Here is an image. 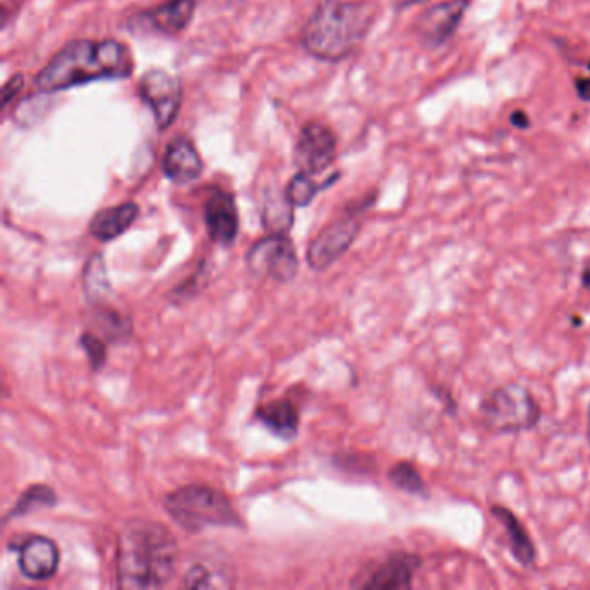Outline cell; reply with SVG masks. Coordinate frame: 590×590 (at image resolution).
I'll use <instances>...</instances> for the list:
<instances>
[{
  "instance_id": "1",
  "label": "cell",
  "mask_w": 590,
  "mask_h": 590,
  "mask_svg": "<svg viewBox=\"0 0 590 590\" xmlns=\"http://www.w3.org/2000/svg\"><path fill=\"white\" fill-rule=\"evenodd\" d=\"M177 540L156 522L132 520L119 537V585L121 589H160L173 576Z\"/></svg>"
},
{
  "instance_id": "2",
  "label": "cell",
  "mask_w": 590,
  "mask_h": 590,
  "mask_svg": "<svg viewBox=\"0 0 590 590\" xmlns=\"http://www.w3.org/2000/svg\"><path fill=\"white\" fill-rule=\"evenodd\" d=\"M134 61L117 40H75L57 52L35 78L38 90L52 94L96 80H117L132 75Z\"/></svg>"
},
{
  "instance_id": "3",
  "label": "cell",
  "mask_w": 590,
  "mask_h": 590,
  "mask_svg": "<svg viewBox=\"0 0 590 590\" xmlns=\"http://www.w3.org/2000/svg\"><path fill=\"white\" fill-rule=\"evenodd\" d=\"M374 19L371 2L326 0L305 25V51L322 61H341L364 42Z\"/></svg>"
},
{
  "instance_id": "4",
  "label": "cell",
  "mask_w": 590,
  "mask_h": 590,
  "mask_svg": "<svg viewBox=\"0 0 590 590\" xmlns=\"http://www.w3.org/2000/svg\"><path fill=\"white\" fill-rule=\"evenodd\" d=\"M542 419L535 395L520 383L492 389L480 404V422L492 435H518L533 430Z\"/></svg>"
},
{
  "instance_id": "5",
  "label": "cell",
  "mask_w": 590,
  "mask_h": 590,
  "mask_svg": "<svg viewBox=\"0 0 590 590\" xmlns=\"http://www.w3.org/2000/svg\"><path fill=\"white\" fill-rule=\"evenodd\" d=\"M170 516L189 532H200L210 526H239L231 501L219 490L189 485L175 490L165 501Z\"/></svg>"
},
{
  "instance_id": "6",
  "label": "cell",
  "mask_w": 590,
  "mask_h": 590,
  "mask_svg": "<svg viewBox=\"0 0 590 590\" xmlns=\"http://www.w3.org/2000/svg\"><path fill=\"white\" fill-rule=\"evenodd\" d=\"M139 94L151 108L158 129H169L182 106L181 82L165 69H150L140 77Z\"/></svg>"
},
{
  "instance_id": "7",
  "label": "cell",
  "mask_w": 590,
  "mask_h": 590,
  "mask_svg": "<svg viewBox=\"0 0 590 590\" xmlns=\"http://www.w3.org/2000/svg\"><path fill=\"white\" fill-rule=\"evenodd\" d=\"M254 274L270 275L279 283H289L298 272L296 248L286 234H270L260 239L246 256Z\"/></svg>"
},
{
  "instance_id": "8",
  "label": "cell",
  "mask_w": 590,
  "mask_h": 590,
  "mask_svg": "<svg viewBox=\"0 0 590 590\" xmlns=\"http://www.w3.org/2000/svg\"><path fill=\"white\" fill-rule=\"evenodd\" d=\"M470 0H443L426 11L416 21V34L424 46L435 49L449 42L461 26Z\"/></svg>"
},
{
  "instance_id": "9",
  "label": "cell",
  "mask_w": 590,
  "mask_h": 590,
  "mask_svg": "<svg viewBox=\"0 0 590 590\" xmlns=\"http://www.w3.org/2000/svg\"><path fill=\"white\" fill-rule=\"evenodd\" d=\"M358 233H360V220L355 215H347L335 220L333 223L324 227L310 243L308 254H306L308 265L316 270L327 269L339 256L347 254V250L352 246Z\"/></svg>"
},
{
  "instance_id": "10",
  "label": "cell",
  "mask_w": 590,
  "mask_h": 590,
  "mask_svg": "<svg viewBox=\"0 0 590 590\" xmlns=\"http://www.w3.org/2000/svg\"><path fill=\"white\" fill-rule=\"evenodd\" d=\"M336 154V137L326 125L306 123L295 146V165L306 175H319L327 169Z\"/></svg>"
},
{
  "instance_id": "11",
  "label": "cell",
  "mask_w": 590,
  "mask_h": 590,
  "mask_svg": "<svg viewBox=\"0 0 590 590\" xmlns=\"http://www.w3.org/2000/svg\"><path fill=\"white\" fill-rule=\"evenodd\" d=\"M422 566V559L412 553H393L369 574L360 585L362 589L407 590L412 589L414 576Z\"/></svg>"
},
{
  "instance_id": "12",
  "label": "cell",
  "mask_w": 590,
  "mask_h": 590,
  "mask_svg": "<svg viewBox=\"0 0 590 590\" xmlns=\"http://www.w3.org/2000/svg\"><path fill=\"white\" fill-rule=\"evenodd\" d=\"M204 220L210 237L219 244L229 246L239 231V213L233 194L213 189L204 202Z\"/></svg>"
},
{
  "instance_id": "13",
  "label": "cell",
  "mask_w": 590,
  "mask_h": 590,
  "mask_svg": "<svg viewBox=\"0 0 590 590\" xmlns=\"http://www.w3.org/2000/svg\"><path fill=\"white\" fill-rule=\"evenodd\" d=\"M19 570L32 580H49L57 572L59 551L47 537H30L19 549Z\"/></svg>"
},
{
  "instance_id": "14",
  "label": "cell",
  "mask_w": 590,
  "mask_h": 590,
  "mask_svg": "<svg viewBox=\"0 0 590 590\" xmlns=\"http://www.w3.org/2000/svg\"><path fill=\"white\" fill-rule=\"evenodd\" d=\"M490 514L504 526L511 556L514 557L520 566L532 570L537 564V547L522 520L509 507L501 504L490 507Z\"/></svg>"
},
{
  "instance_id": "15",
  "label": "cell",
  "mask_w": 590,
  "mask_h": 590,
  "mask_svg": "<svg viewBox=\"0 0 590 590\" xmlns=\"http://www.w3.org/2000/svg\"><path fill=\"white\" fill-rule=\"evenodd\" d=\"M163 173L175 184H189L202 177V160L186 139L171 140L163 156Z\"/></svg>"
},
{
  "instance_id": "16",
  "label": "cell",
  "mask_w": 590,
  "mask_h": 590,
  "mask_svg": "<svg viewBox=\"0 0 590 590\" xmlns=\"http://www.w3.org/2000/svg\"><path fill=\"white\" fill-rule=\"evenodd\" d=\"M139 217V206L135 202H121L119 206L104 208L98 212L90 223V234L99 241H113L121 236Z\"/></svg>"
},
{
  "instance_id": "17",
  "label": "cell",
  "mask_w": 590,
  "mask_h": 590,
  "mask_svg": "<svg viewBox=\"0 0 590 590\" xmlns=\"http://www.w3.org/2000/svg\"><path fill=\"white\" fill-rule=\"evenodd\" d=\"M196 0H167L165 4L148 11L144 17L152 28L163 34H181L192 21Z\"/></svg>"
},
{
  "instance_id": "18",
  "label": "cell",
  "mask_w": 590,
  "mask_h": 590,
  "mask_svg": "<svg viewBox=\"0 0 590 590\" xmlns=\"http://www.w3.org/2000/svg\"><path fill=\"white\" fill-rule=\"evenodd\" d=\"M256 416L275 435H279L283 439H291L296 435L298 412L286 400H275V402L260 407Z\"/></svg>"
},
{
  "instance_id": "19",
  "label": "cell",
  "mask_w": 590,
  "mask_h": 590,
  "mask_svg": "<svg viewBox=\"0 0 590 590\" xmlns=\"http://www.w3.org/2000/svg\"><path fill=\"white\" fill-rule=\"evenodd\" d=\"M84 289L92 302H99L109 293V281L101 254H92L85 265Z\"/></svg>"
},
{
  "instance_id": "20",
  "label": "cell",
  "mask_w": 590,
  "mask_h": 590,
  "mask_svg": "<svg viewBox=\"0 0 590 590\" xmlns=\"http://www.w3.org/2000/svg\"><path fill=\"white\" fill-rule=\"evenodd\" d=\"M388 480L395 489L402 490L405 493H410V495L426 493V483L421 472L409 461L393 464L388 471Z\"/></svg>"
},
{
  "instance_id": "21",
  "label": "cell",
  "mask_w": 590,
  "mask_h": 590,
  "mask_svg": "<svg viewBox=\"0 0 590 590\" xmlns=\"http://www.w3.org/2000/svg\"><path fill=\"white\" fill-rule=\"evenodd\" d=\"M56 502H57L56 493L47 485H34L19 497V501H17L16 506L13 507L9 518L28 514L35 509L52 507Z\"/></svg>"
},
{
  "instance_id": "22",
  "label": "cell",
  "mask_w": 590,
  "mask_h": 590,
  "mask_svg": "<svg viewBox=\"0 0 590 590\" xmlns=\"http://www.w3.org/2000/svg\"><path fill=\"white\" fill-rule=\"evenodd\" d=\"M319 191H321V186H317L312 181V175H306L304 171H300L287 184V202H291L293 206H308Z\"/></svg>"
},
{
  "instance_id": "23",
  "label": "cell",
  "mask_w": 590,
  "mask_h": 590,
  "mask_svg": "<svg viewBox=\"0 0 590 590\" xmlns=\"http://www.w3.org/2000/svg\"><path fill=\"white\" fill-rule=\"evenodd\" d=\"M80 347L84 348L85 354L88 357L90 360V366L94 367V371H98L104 364L106 360V347L102 343L101 339L90 335V333H85L80 337Z\"/></svg>"
},
{
  "instance_id": "24",
  "label": "cell",
  "mask_w": 590,
  "mask_h": 590,
  "mask_svg": "<svg viewBox=\"0 0 590 590\" xmlns=\"http://www.w3.org/2000/svg\"><path fill=\"white\" fill-rule=\"evenodd\" d=\"M23 85H25V77H23V75H15V77H11V78H9V82L4 85V90H2V106H4V108L16 98L17 94L21 92Z\"/></svg>"
},
{
  "instance_id": "25",
  "label": "cell",
  "mask_w": 590,
  "mask_h": 590,
  "mask_svg": "<svg viewBox=\"0 0 590 590\" xmlns=\"http://www.w3.org/2000/svg\"><path fill=\"white\" fill-rule=\"evenodd\" d=\"M574 90L582 101L590 102V77L576 78L574 80Z\"/></svg>"
},
{
  "instance_id": "26",
  "label": "cell",
  "mask_w": 590,
  "mask_h": 590,
  "mask_svg": "<svg viewBox=\"0 0 590 590\" xmlns=\"http://www.w3.org/2000/svg\"><path fill=\"white\" fill-rule=\"evenodd\" d=\"M511 123L516 127V129H530L532 121L528 119V115L524 111H514L511 115Z\"/></svg>"
},
{
  "instance_id": "27",
  "label": "cell",
  "mask_w": 590,
  "mask_h": 590,
  "mask_svg": "<svg viewBox=\"0 0 590 590\" xmlns=\"http://www.w3.org/2000/svg\"><path fill=\"white\" fill-rule=\"evenodd\" d=\"M580 281H582V286L590 291V258L584 264V269H582V275H580Z\"/></svg>"
},
{
  "instance_id": "28",
  "label": "cell",
  "mask_w": 590,
  "mask_h": 590,
  "mask_svg": "<svg viewBox=\"0 0 590 590\" xmlns=\"http://www.w3.org/2000/svg\"><path fill=\"white\" fill-rule=\"evenodd\" d=\"M587 437H589V443H590V405H589V410H587Z\"/></svg>"
}]
</instances>
